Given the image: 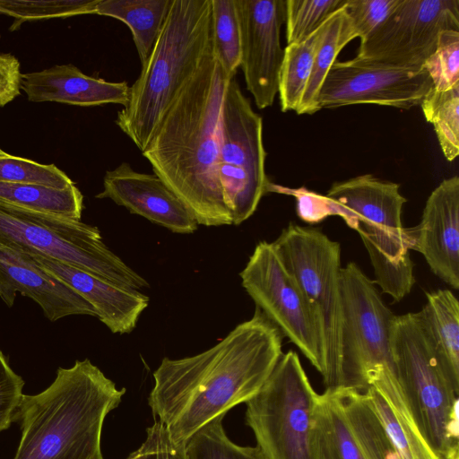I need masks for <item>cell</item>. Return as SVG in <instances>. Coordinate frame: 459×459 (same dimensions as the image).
Segmentation results:
<instances>
[{
	"label": "cell",
	"instance_id": "cell-1",
	"mask_svg": "<svg viewBox=\"0 0 459 459\" xmlns=\"http://www.w3.org/2000/svg\"><path fill=\"white\" fill-rule=\"evenodd\" d=\"M284 336L255 307L212 348L182 359L163 358L148 397L171 439L186 444L200 429L254 397L283 354Z\"/></svg>",
	"mask_w": 459,
	"mask_h": 459
},
{
	"label": "cell",
	"instance_id": "cell-2",
	"mask_svg": "<svg viewBox=\"0 0 459 459\" xmlns=\"http://www.w3.org/2000/svg\"><path fill=\"white\" fill-rule=\"evenodd\" d=\"M230 75L213 45L178 91L142 152L198 225H231L217 176L221 112Z\"/></svg>",
	"mask_w": 459,
	"mask_h": 459
},
{
	"label": "cell",
	"instance_id": "cell-3",
	"mask_svg": "<svg viewBox=\"0 0 459 459\" xmlns=\"http://www.w3.org/2000/svg\"><path fill=\"white\" fill-rule=\"evenodd\" d=\"M125 392L88 359L59 368L47 389L22 395L15 415L22 436L13 459H103L104 420Z\"/></svg>",
	"mask_w": 459,
	"mask_h": 459
},
{
	"label": "cell",
	"instance_id": "cell-4",
	"mask_svg": "<svg viewBox=\"0 0 459 459\" xmlns=\"http://www.w3.org/2000/svg\"><path fill=\"white\" fill-rule=\"evenodd\" d=\"M212 48L211 0H172L116 124L143 152L178 91Z\"/></svg>",
	"mask_w": 459,
	"mask_h": 459
},
{
	"label": "cell",
	"instance_id": "cell-5",
	"mask_svg": "<svg viewBox=\"0 0 459 459\" xmlns=\"http://www.w3.org/2000/svg\"><path fill=\"white\" fill-rule=\"evenodd\" d=\"M391 349L412 418L431 448L459 459L458 394L443 372L419 312L394 316Z\"/></svg>",
	"mask_w": 459,
	"mask_h": 459
},
{
	"label": "cell",
	"instance_id": "cell-6",
	"mask_svg": "<svg viewBox=\"0 0 459 459\" xmlns=\"http://www.w3.org/2000/svg\"><path fill=\"white\" fill-rule=\"evenodd\" d=\"M400 185L371 174L335 182L326 196L355 217V226L368 253L375 282L394 301L402 300L415 283L410 238L402 222L406 198Z\"/></svg>",
	"mask_w": 459,
	"mask_h": 459
},
{
	"label": "cell",
	"instance_id": "cell-7",
	"mask_svg": "<svg viewBox=\"0 0 459 459\" xmlns=\"http://www.w3.org/2000/svg\"><path fill=\"white\" fill-rule=\"evenodd\" d=\"M0 245L48 257L140 290L147 281L103 243L97 227L0 203Z\"/></svg>",
	"mask_w": 459,
	"mask_h": 459
},
{
	"label": "cell",
	"instance_id": "cell-8",
	"mask_svg": "<svg viewBox=\"0 0 459 459\" xmlns=\"http://www.w3.org/2000/svg\"><path fill=\"white\" fill-rule=\"evenodd\" d=\"M317 397L298 353H283L259 392L246 403L247 425L266 459H320Z\"/></svg>",
	"mask_w": 459,
	"mask_h": 459
},
{
	"label": "cell",
	"instance_id": "cell-9",
	"mask_svg": "<svg viewBox=\"0 0 459 459\" xmlns=\"http://www.w3.org/2000/svg\"><path fill=\"white\" fill-rule=\"evenodd\" d=\"M295 277L319 327L325 389L341 386L342 303L341 246L321 230L290 222L273 242Z\"/></svg>",
	"mask_w": 459,
	"mask_h": 459
},
{
	"label": "cell",
	"instance_id": "cell-10",
	"mask_svg": "<svg viewBox=\"0 0 459 459\" xmlns=\"http://www.w3.org/2000/svg\"><path fill=\"white\" fill-rule=\"evenodd\" d=\"M342 327L339 391L365 392L377 374L397 377L390 333L395 316L384 303L375 281L354 263L341 270Z\"/></svg>",
	"mask_w": 459,
	"mask_h": 459
},
{
	"label": "cell",
	"instance_id": "cell-11",
	"mask_svg": "<svg viewBox=\"0 0 459 459\" xmlns=\"http://www.w3.org/2000/svg\"><path fill=\"white\" fill-rule=\"evenodd\" d=\"M265 157L263 119L233 76L221 105L217 160V176L233 225L250 218L267 192Z\"/></svg>",
	"mask_w": 459,
	"mask_h": 459
},
{
	"label": "cell",
	"instance_id": "cell-12",
	"mask_svg": "<svg viewBox=\"0 0 459 459\" xmlns=\"http://www.w3.org/2000/svg\"><path fill=\"white\" fill-rule=\"evenodd\" d=\"M239 275L256 307L321 373L323 349L316 315L273 242H259Z\"/></svg>",
	"mask_w": 459,
	"mask_h": 459
},
{
	"label": "cell",
	"instance_id": "cell-13",
	"mask_svg": "<svg viewBox=\"0 0 459 459\" xmlns=\"http://www.w3.org/2000/svg\"><path fill=\"white\" fill-rule=\"evenodd\" d=\"M444 30H459L458 0H399L385 21L360 41L356 56L421 69Z\"/></svg>",
	"mask_w": 459,
	"mask_h": 459
},
{
	"label": "cell",
	"instance_id": "cell-14",
	"mask_svg": "<svg viewBox=\"0 0 459 459\" xmlns=\"http://www.w3.org/2000/svg\"><path fill=\"white\" fill-rule=\"evenodd\" d=\"M433 89L424 68H408L354 57L335 61L322 84L319 109L377 104L401 109L420 105Z\"/></svg>",
	"mask_w": 459,
	"mask_h": 459
},
{
	"label": "cell",
	"instance_id": "cell-15",
	"mask_svg": "<svg viewBox=\"0 0 459 459\" xmlns=\"http://www.w3.org/2000/svg\"><path fill=\"white\" fill-rule=\"evenodd\" d=\"M240 30L242 68L247 89L260 109L273 105L278 93L284 49L281 28L283 0H234Z\"/></svg>",
	"mask_w": 459,
	"mask_h": 459
},
{
	"label": "cell",
	"instance_id": "cell-16",
	"mask_svg": "<svg viewBox=\"0 0 459 459\" xmlns=\"http://www.w3.org/2000/svg\"><path fill=\"white\" fill-rule=\"evenodd\" d=\"M410 249L420 252L431 272L459 290V178H446L431 192L420 222L406 229Z\"/></svg>",
	"mask_w": 459,
	"mask_h": 459
},
{
	"label": "cell",
	"instance_id": "cell-17",
	"mask_svg": "<svg viewBox=\"0 0 459 459\" xmlns=\"http://www.w3.org/2000/svg\"><path fill=\"white\" fill-rule=\"evenodd\" d=\"M96 198L111 199L174 233L189 234L198 228L192 212L158 176L135 171L127 162L106 171Z\"/></svg>",
	"mask_w": 459,
	"mask_h": 459
},
{
	"label": "cell",
	"instance_id": "cell-18",
	"mask_svg": "<svg viewBox=\"0 0 459 459\" xmlns=\"http://www.w3.org/2000/svg\"><path fill=\"white\" fill-rule=\"evenodd\" d=\"M17 293L35 301L52 322L73 315L96 316L92 306L64 281L27 255L0 245V299L11 307Z\"/></svg>",
	"mask_w": 459,
	"mask_h": 459
},
{
	"label": "cell",
	"instance_id": "cell-19",
	"mask_svg": "<svg viewBox=\"0 0 459 459\" xmlns=\"http://www.w3.org/2000/svg\"><path fill=\"white\" fill-rule=\"evenodd\" d=\"M27 255L45 271L71 287L91 305L95 309L96 316L113 333H131L141 314L149 305V297L140 290L117 285L100 276L48 257Z\"/></svg>",
	"mask_w": 459,
	"mask_h": 459
},
{
	"label": "cell",
	"instance_id": "cell-20",
	"mask_svg": "<svg viewBox=\"0 0 459 459\" xmlns=\"http://www.w3.org/2000/svg\"><path fill=\"white\" fill-rule=\"evenodd\" d=\"M21 89L32 102H60L80 107L120 104L129 100L126 82H112L84 74L74 65L22 74Z\"/></svg>",
	"mask_w": 459,
	"mask_h": 459
},
{
	"label": "cell",
	"instance_id": "cell-21",
	"mask_svg": "<svg viewBox=\"0 0 459 459\" xmlns=\"http://www.w3.org/2000/svg\"><path fill=\"white\" fill-rule=\"evenodd\" d=\"M365 392L401 459H445L431 448L420 432L394 373L375 376Z\"/></svg>",
	"mask_w": 459,
	"mask_h": 459
},
{
	"label": "cell",
	"instance_id": "cell-22",
	"mask_svg": "<svg viewBox=\"0 0 459 459\" xmlns=\"http://www.w3.org/2000/svg\"><path fill=\"white\" fill-rule=\"evenodd\" d=\"M427 301L419 311L432 342L438 363L459 392V302L447 289L426 292Z\"/></svg>",
	"mask_w": 459,
	"mask_h": 459
},
{
	"label": "cell",
	"instance_id": "cell-23",
	"mask_svg": "<svg viewBox=\"0 0 459 459\" xmlns=\"http://www.w3.org/2000/svg\"><path fill=\"white\" fill-rule=\"evenodd\" d=\"M171 3L172 0H100L94 14L115 18L128 26L143 65L159 37Z\"/></svg>",
	"mask_w": 459,
	"mask_h": 459
},
{
	"label": "cell",
	"instance_id": "cell-24",
	"mask_svg": "<svg viewBox=\"0 0 459 459\" xmlns=\"http://www.w3.org/2000/svg\"><path fill=\"white\" fill-rule=\"evenodd\" d=\"M315 430L320 459H368L345 415L338 392L318 394Z\"/></svg>",
	"mask_w": 459,
	"mask_h": 459
},
{
	"label": "cell",
	"instance_id": "cell-25",
	"mask_svg": "<svg viewBox=\"0 0 459 459\" xmlns=\"http://www.w3.org/2000/svg\"><path fill=\"white\" fill-rule=\"evenodd\" d=\"M355 38L358 36L346 13L344 5L332 13L324 22L314 56L312 71L296 111L299 115H311L320 110L317 99L328 71L336 61L341 50Z\"/></svg>",
	"mask_w": 459,
	"mask_h": 459
},
{
	"label": "cell",
	"instance_id": "cell-26",
	"mask_svg": "<svg viewBox=\"0 0 459 459\" xmlns=\"http://www.w3.org/2000/svg\"><path fill=\"white\" fill-rule=\"evenodd\" d=\"M351 428L368 459H401L366 392L337 391Z\"/></svg>",
	"mask_w": 459,
	"mask_h": 459
},
{
	"label": "cell",
	"instance_id": "cell-27",
	"mask_svg": "<svg viewBox=\"0 0 459 459\" xmlns=\"http://www.w3.org/2000/svg\"><path fill=\"white\" fill-rule=\"evenodd\" d=\"M0 203L74 220H81L83 209V196L75 185L58 189L0 182Z\"/></svg>",
	"mask_w": 459,
	"mask_h": 459
},
{
	"label": "cell",
	"instance_id": "cell-28",
	"mask_svg": "<svg viewBox=\"0 0 459 459\" xmlns=\"http://www.w3.org/2000/svg\"><path fill=\"white\" fill-rule=\"evenodd\" d=\"M322 26L304 40L287 45L281 67L278 94L281 111H297L308 82Z\"/></svg>",
	"mask_w": 459,
	"mask_h": 459
},
{
	"label": "cell",
	"instance_id": "cell-29",
	"mask_svg": "<svg viewBox=\"0 0 459 459\" xmlns=\"http://www.w3.org/2000/svg\"><path fill=\"white\" fill-rule=\"evenodd\" d=\"M420 107L433 125L445 158L453 161L459 155V85L446 91L432 89Z\"/></svg>",
	"mask_w": 459,
	"mask_h": 459
},
{
	"label": "cell",
	"instance_id": "cell-30",
	"mask_svg": "<svg viewBox=\"0 0 459 459\" xmlns=\"http://www.w3.org/2000/svg\"><path fill=\"white\" fill-rule=\"evenodd\" d=\"M225 415L216 417L186 443L187 459H266L259 447L232 442L224 430Z\"/></svg>",
	"mask_w": 459,
	"mask_h": 459
},
{
	"label": "cell",
	"instance_id": "cell-31",
	"mask_svg": "<svg viewBox=\"0 0 459 459\" xmlns=\"http://www.w3.org/2000/svg\"><path fill=\"white\" fill-rule=\"evenodd\" d=\"M212 45L217 60L230 75L240 66V30L234 0H211Z\"/></svg>",
	"mask_w": 459,
	"mask_h": 459
},
{
	"label": "cell",
	"instance_id": "cell-32",
	"mask_svg": "<svg viewBox=\"0 0 459 459\" xmlns=\"http://www.w3.org/2000/svg\"><path fill=\"white\" fill-rule=\"evenodd\" d=\"M100 0H0L1 14L15 19L16 30L22 22L49 18L94 14Z\"/></svg>",
	"mask_w": 459,
	"mask_h": 459
},
{
	"label": "cell",
	"instance_id": "cell-33",
	"mask_svg": "<svg viewBox=\"0 0 459 459\" xmlns=\"http://www.w3.org/2000/svg\"><path fill=\"white\" fill-rule=\"evenodd\" d=\"M346 0L285 1L286 40L300 42L318 30L329 16L342 7Z\"/></svg>",
	"mask_w": 459,
	"mask_h": 459
},
{
	"label": "cell",
	"instance_id": "cell-34",
	"mask_svg": "<svg viewBox=\"0 0 459 459\" xmlns=\"http://www.w3.org/2000/svg\"><path fill=\"white\" fill-rule=\"evenodd\" d=\"M0 182L39 185L58 189L74 185L54 164L45 165L8 153L0 157Z\"/></svg>",
	"mask_w": 459,
	"mask_h": 459
},
{
	"label": "cell",
	"instance_id": "cell-35",
	"mask_svg": "<svg viewBox=\"0 0 459 459\" xmlns=\"http://www.w3.org/2000/svg\"><path fill=\"white\" fill-rule=\"evenodd\" d=\"M423 68L437 91L459 85V30L440 31L436 49L425 61Z\"/></svg>",
	"mask_w": 459,
	"mask_h": 459
},
{
	"label": "cell",
	"instance_id": "cell-36",
	"mask_svg": "<svg viewBox=\"0 0 459 459\" xmlns=\"http://www.w3.org/2000/svg\"><path fill=\"white\" fill-rule=\"evenodd\" d=\"M267 192L294 196L297 201V213L305 222L314 224L329 216H339L351 229L355 224L354 215L346 208L326 195H322L305 187L290 188L269 182Z\"/></svg>",
	"mask_w": 459,
	"mask_h": 459
},
{
	"label": "cell",
	"instance_id": "cell-37",
	"mask_svg": "<svg viewBox=\"0 0 459 459\" xmlns=\"http://www.w3.org/2000/svg\"><path fill=\"white\" fill-rule=\"evenodd\" d=\"M399 0H346L344 8L360 41L389 16Z\"/></svg>",
	"mask_w": 459,
	"mask_h": 459
},
{
	"label": "cell",
	"instance_id": "cell-38",
	"mask_svg": "<svg viewBox=\"0 0 459 459\" xmlns=\"http://www.w3.org/2000/svg\"><path fill=\"white\" fill-rule=\"evenodd\" d=\"M126 459H187L186 444L173 441L165 426L155 420L144 442Z\"/></svg>",
	"mask_w": 459,
	"mask_h": 459
},
{
	"label": "cell",
	"instance_id": "cell-39",
	"mask_svg": "<svg viewBox=\"0 0 459 459\" xmlns=\"http://www.w3.org/2000/svg\"><path fill=\"white\" fill-rule=\"evenodd\" d=\"M24 381L10 367L0 350V432L15 421V415L22 398Z\"/></svg>",
	"mask_w": 459,
	"mask_h": 459
},
{
	"label": "cell",
	"instance_id": "cell-40",
	"mask_svg": "<svg viewBox=\"0 0 459 459\" xmlns=\"http://www.w3.org/2000/svg\"><path fill=\"white\" fill-rule=\"evenodd\" d=\"M21 76L18 59L0 52V107L10 103L21 93Z\"/></svg>",
	"mask_w": 459,
	"mask_h": 459
},
{
	"label": "cell",
	"instance_id": "cell-41",
	"mask_svg": "<svg viewBox=\"0 0 459 459\" xmlns=\"http://www.w3.org/2000/svg\"><path fill=\"white\" fill-rule=\"evenodd\" d=\"M5 154H7V153H6L5 152H4V151L0 148V157H1V156H4V155H5Z\"/></svg>",
	"mask_w": 459,
	"mask_h": 459
},
{
	"label": "cell",
	"instance_id": "cell-42",
	"mask_svg": "<svg viewBox=\"0 0 459 459\" xmlns=\"http://www.w3.org/2000/svg\"><path fill=\"white\" fill-rule=\"evenodd\" d=\"M0 14H1V8H0Z\"/></svg>",
	"mask_w": 459,
	"mask_h": 459
}]
</instances>
